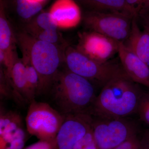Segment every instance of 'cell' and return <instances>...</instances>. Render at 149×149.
Segmentation results:
<instances>
[{"instance_id":"obj_17","label":"cell","mask_w":149,"mask_h":149,"mask_svg":"<svg viewBox=\"0 0 149 149\" xmlns=\"http://www.w3.org/2000/svg\"><path fill=\"white\" fill-rule=\"evenodd\" d=\"M44 3L34 2L29 0H15L17 13L23 20L29 22L42 10Z\"/></svg>"},{"instance_id":"obj_3","label":"cell","mask_w":149,"mask_h":149,"mask_svg":"<svg viewBox=\"0 0 149 149\" xmlns=\"http://www.w3.org/2000/svg\"><path fill=\"white\" fill-rule=\"evenodd\" d=\"M22 53L28 57L40 77V94L49 91L62 59L59 48L37 40L27 32L17 35Z\"/></svg>"},{"instance_id":"obj_8","label":"cell","mask_w":149,"mask_h":149,"mask_svg":"<svg viewBox=\"0 0 149 149\" xmlns=\"http://www.w3.org/2000/svg\"><path fill=\"white\" fill-rule=\"evenodd\" d=\"M93 116L88 113L65 116L55 138L54 149H73L76 143L92 128Z\"/></svg>"},{"instance_id":"obj_25","label":"cell","mask_w":149,"mask_h":149,"mask_svg":"<svg viewBox=\"0 0 149 149\" xmlns=\"http://www.w3.org/2000/svg\"><path fill=\"white\" fill-rule=\"evenodd\" d=\"M138 19L141 20L143 29H146L149 33V12L140 14Z\"/></svg>"},{"instance_id":"obj_12","label":"cell","mask_w":149,"mask_h":149,"mask_svg":"<svg viewBox=\"0 0 149 149\" xmlns=\"http://www.w3.org/2000/svg\"><path fill=\"white\" fill-rule=\"evenodd\" d=\"M6 74L9 78L22 103L30 104L35 100L36 97L30 90L27 82L25 65L22 59L17 57L10 71Z\"/></svg>"},{"instance_id":"obj_13","label":"cell","mask_w":149,"mask_h":149,"mask_svg":"<svg viewBox=\"0 0 149 149\" xmlns=\"http://www.w3.org/2000/svg\"><path fill=\"white\" fill-rule=\"evenodd\" d=\"M137 19L136 17L133 18L130 34L123 42L149 66V33L146 29L141 30Z\"/></svg>"},{"instance_id":"obj_18","label":"cell","mask_w":149,"mask_h":149,"mask_svg":"<svg viewBox=\"0 0 149 149\" xmlns=\"http://www.w3.org/2000/svg\"><path fill=\"white\" fill-rule=\"evenodd\" d=\"M22 59L25 67L26 77L29 88L36 96L40 95V80L39 74L27 56L23 54Z\"/></svg>"},{"instance_id":"obj_20","label":"cell","mask_w":149,"mask_h":149,"mask_svg":"<svg viewBox=\"0 0 149 149\" xmlns=\"http://www.w3.org/2000/svg\"><path fill=\"white\" fill-rule=\"evenodd\" d=\"M73 149H98L92 128L78 141Z\"/></svg>"},{"instance_id":"obj_19","label":"cell","mask_w":149,"mask_h":149,"mask_svg":"<svg viewBox=\"0 0 149 149\" xmlns=\"http://www.w3.org/2000/svg\"><path fill=\"white\" fill-rule=\"evenodd\" d=\"M32 36L37 40L54 44L58 47L60 45H64V40L58 30H44Z\"/></svg>"},{"instance_id":"obj_6","label":"cell","mask_w":149,"mask_h":149,"mask_svg":"<svg viewBox=\"0 0 149 149\" xmlns=\"http://www.w3.org/2000/svg\"><path fill=\"white\" fill-rule=\"evenodd\" d=\"M65 116L46 103L34 100L29 104L26 117L27 131L40 140L55 139Z\"/></svg>"},{"instance_id":"obj_23","label":"cell","mask_w":149,"mask_h":149,"mask_svg":"<svg viewBox=\"0 0 149 149\" xmlns=\"http://www.w3.org/2000/svg\"><path fill=\"white\" fill-rule=\"evenodd\" d=\"M141 144V139L136 135L124 141L113 149H133Z\"/></svg>"},{"instance_id":"obj_11","label":"cell","mask_w":149,"mask_h":149,"mask_svg":"<svg viewBox=\"0 0 149 149\" xmlns=\"http://www.w3.org/2000/svg\"><path fill=\"white\" fill-rule=\"evenodd\" d=\"M49 12L58 28L61 29L76 27L82 19L80 8L73 0H56Z\"/></svg>"},{"instance_id":"obj_16","label":"cell","mask_w":149,"mask_h":149,"mask_svg":"<svg viewBox=\"0 0 149 149\" xmlns=\"http://www.w3.org/2000/svg\"><path fill=\"white\" fill-rule=\"evenodd\" d=\"M26 28V32L32 36L44 30H58V29L49 11L39 14L28 22Z\"/></svg>"},{"instance_id":"obj_1","label":"cell","mask_w":149,"mask_h":149,"mask_svg":"<svg viewBox=\"0 0 149 149\" xmlns=\"http://www.w3.org/2000/svg\"><path fill=\"white\" fill-rule=\"evenodd\" d=\"M53 101L63 116L91 114L96 97L93 83L68 70L58 71L49 89Z\"/></svg>"},{"instance_id":"obj_5","label":"cell","mask_w":149,"mask_h":149,"mask_svg":"<svg viewBox=\"0 0 149 149\" xmlns=\"http://www.w3.org/2000/svg\"><path fill=\"white\" fill-rule=\"evenodd\" d=\"M92 116V130L98 149H113L139 132L137 124L126 118Z\"/></svg>"},{"instance_id":"obj_26","label":"cell","mask_w":149,"mask_h":149,"mask_svg":"<svg viewBox=\"0 0 149 149\" xmlns=\"http://www.w3.org/2000/svg\"><path fill=\"white\" fill-rule=\"evenodd\" d=\"M144 149H149V128L147 129L141 139Z\"/></svg>"},{"instance_id":"obj_9","label":"cell","mask_w":149,"mask_h":149,"mask_svg":"<svg viewBox=\"0 0 149 149\" xmlns=\"http://www.w3.org/2000/svg\"><path fill=\"white\" fill-rule=\"evenodd\" d=\"M76 48L90 58L105 62L118 53V41L91 31L80 35Z\"/></svg>"},{"instance_id":"obj_24","label":"cell","mask_w":149,"mask_h":149,"mask_svg":"<svg viewBox=\"0 0 149 149\" xmlns=\"http://www.w3.org/2000/svg\"><path fill=\"white\" fill-rule=\"evenodd\" d=\"M55 145V139L51 141L40 140L24 149H54Z\"/></svg>"},{"instance_id":"obj_21","label":"cell","mask_w":149,"mask_h":149,"mask_svg":"<svg viewBox=\"0 0 149 149\" xmlns=\"http://www.w3.org/2000/svg\"><path fill=\"white\" fill-rule=\"evenodd\" d=\"M137 113L141 121L149 125V93L145 92L142 96Z\"/></svg>"},{"instance_id":"obj_2","label":"cell","mask_w":149,"mask_h":149,"mask_svg":"<svg viewBox=\"0 0 149 149\" xmlns=\"http://www.w3.org/2000/svg\"><path fill=\"white\" fill-rule=\"evenodd\" d=\"M139 85L128 77L111 80L96 97L91 115L126 118L137 113L140 101L145 93Z\"/></svg>"},{"instance_id":"obj_4","label":"cell","mask_w":149,"mask_h":149,"mask_svg":"<svg viewBox=\"0 0 149 149\" xmlns=\"http://www.w3.org/2000/svg\"><path fill=\"white\" fill-rule=\"evenodd\" d=\"M64 59L69 71L102 87L115 78H129L120 63L97 61L85 55L77 48H68Z\"/></svg>"},{"instance_id":"obj_27","label":"cell","mask_w":149,"mask_h":149,"mask_svg":"<svg viewBox=\"0 0 149 149\" xmlns=\"http://www.w3.org/2000/svg\"><path fill=\"white\" fill-rule=\"evenodd\" d=\"M31 1L34 2L41 3H45L47 0H29Z\"/></svg>"},{"instance_id":"obj_7","label":"cell","mask_w":149,"mask_h":149,"mask_svg":"<svg viewBox=\"0 0 149 149\" xmlns=\"http://www.w3.org/2000/svg\"><path fill=\"white\" fill-rule=\"evenodd\" d=\"M127 14L88 10L83 17L85 26L118 42H125L129 36L133 18Z\"/></svg>"},{"instance_id":"obj_14","label":"cell","mask_w":149,"mask_h":149,"mask_svg":"<svg viewBox=\"0 0 149 149\" xmlns=\"http://www.w3.org/2000/svg\"><path fill=\"white\" fill-rule=\"evenodd\" d=\"M89 10L127 14L138 18V15L126 0H80Z\"/></svg>"},{"instance_id":"obj_10","label":"cell","mask_w":149,"mask_h":149,"mask_svg":"<svg viewBox=\"0 0 149 149\" xmlns=\"http://www.w3.org/2000/svg\"><path fill=\"white\" fill-rule=\"evenodd\" d=\"M118 54L121 65L131 80L149 89V66L123 42H118Z\"/></svg>"},{"instance_id":"obj_22","label":"cell","mask_w":149,"mask_h":149,"mask_svg":"<svg viewBox=\"0 0 149 149\" xmlns=\"http://www.w3.org/2000/svg\"><path fill=\"white\" fill-rule=\"evenodd\" d=\"M126 1L128 4L135 11L138 15L143 13L149 12V0Z\"/></svg>"},{"instance_id":"obj_15","label":"cell","mask_w":149,"mask_h":149,"mask_svg":"<svg viewBox=\"0 0 149 149\" xmlns=\"http://www.w3.org/2000/svg\"><path fill=\"white\" fill-rule=\"evenodd\" d=\"M15 36L7 17L5 0H0V49L10 51L15 49Z\"/></svg>"}]
</instances>
